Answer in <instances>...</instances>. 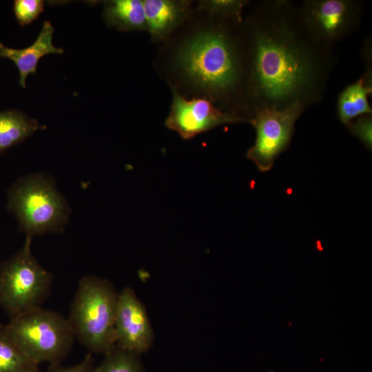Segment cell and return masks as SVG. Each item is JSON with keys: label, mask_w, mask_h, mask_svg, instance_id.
Segmentation results:
<instances>
[{"label": "cell", "mask_w": 372, "mask_h": 372, "mask_svg": "<svg viewBox=\"0 0 372 372\" xmlns=\"http://www.w3.org/2000/svg\"><path fill=\"white\" fill-rule=\"evenodd\" d=\"M247 92L251 116L259 109L306 108L320 102L337 58L304 29L298 7L285 0L263 1L250 23Z\"/></svg>", "instance_id": "6da1fadb"}, {"label": "cell", "mask_w": 372, "mask_h": 372, "mask_svg": "<svg viewBox=\"0 0 372 372\" xmlns=\"http://www.w3.org/2000/svg\"><path fill=\"white\" fill-rule=\"evenodd\" d=\"M237 47L225 31H207L185 43L178 63L197 86L227 97L239 87L244 76V63Z\"/></svg>", "instance_id": "7a4b0ae2"}, {"label": "cell", "mask_w": 372, "mask_h": 372, "mask_svg": "<svg viewBox=\"0 0 372 372\" xmlns=\"http://www.w3.org/2000/svg\"><path fill=\"white\" fill-rule=\"evenodd\" d=\"M118 294L109 280L95 276H85L79 282L68 320L75 337L93 353L105 355L116 347Z\"/></svg>", "instance_id": "3957f363"}, {"label": "cell", "mask_w": 372, "mask_h": 372, "mask_svg": "<svg viewBox=\"0 0 372 372\" xmlns=\"http://www.w3.org/2000/svg\"><path fill=\"white\" fill-rule=\"evenodd\" d=\"M5 327L21 351L37 365L59 364L75 338L68 319L41 307L11 318Z\"/></svg>", "instance_id": "277c9868"}, {"label": "cell", "mask_w": 372, "mask_h": 372, "mask_svg": "<svg viewBox=\"0 0 372 372\" xmlns=\"http://www.w3.org/2000/svg\"><path fill=\"white\" fill-rule=\"evenodd\" d=\"M8 208L30 242L35 236L59 232L68 218L63 198L52 181L41 175L17 180L8 192Z\"/></svg>", "instance_id": "5b68a950"}, {"label": "cell", "mask_w": 372, "mask_h": 372, "mask_svg": "<svg viewBox=\"0 0 372 372\" xmlns=\"http://www.w3.org/2000/svg\"><path fill=\"white\" fill-rule=\"evenodd\" d=\"M30 242L0 266V307L14 318L41 307L53 276L32 256Z\"/></svg>", "instance_id": "8992f818"}, {"label": "cell", "mask_w": 372, "mask_h": 372, "mask_svg": "<svg viewBox=\"0 0 372 372\" xmlns=\"http://www.w3.org/2000/svg\"><path fill=\"white\" fill-rule=\"evenodd\" d=\"M298 14L311 38L322 48L331 51L359 28L364 5L355 0H307L298 7Z\"/></svg>", "instance_id": "52a82bcc"}, {"label": "cell", "mask_w": 372, "mask_h": 372, "mask_svg": "<svg viewBox=\"0 0 372 372\" xmlns=\"http://www.w3.org/2000/svg\"><path fill=\"white\" fill-rule=\"evenodd\" d=\"M306 109L297 103L282 109L265 107L253 113L249 122L256 129V138L247 156L260 171L271 169L276 158L287 148L295 123Z\"/></svg>", "instance_id": "ba28073f"}, {"label": "cell", "mask_w": 372, "mask_h": 372, "mask_svg": "<svg viewBox=\"0 0 372 372\" xmlns=\"http://www.w3.org/2000/svg\"><path fill=\"white\" fill-rule=\"evenodd\" d=\"M173 101L165 125L182 138L189 139L227 123L248 121L236 113L224 112L205 99L187 100L174 91Z\"/></svg>", "instance_id": "9c48e42d"}, {"label": "cell", "mask_w": 372, "mask_h": 372, "mask_svg": "<svg viewBox=\"0 0 372 372\" xmlns=\"http://www.w3.org/2000/svg\"><path fill=\"white\" fill-rule=\"evenodd\" d=\"M116 347L140 354L152 345L154 333L146 310L130 287L118 294L115 320Z\"/></svg>", "instance_id": "30bf717a"}, {"label": "cell", "mask_w": 372, "mask_h": 372, "mask_svg": "<svg viewBox=\"0 0 372 372\" xmlns=\"http://www.w3.org/2000/svg\"><path fill=\"white\" fill-rule=\"evenodd\" d=\"M54 28L49 21H45L37 38L30 46L14 49L0 43V57L8 59L16 65L19 73V84L25 87L28 74L37 72L39 60L50 54H63L64 50L52 44Z\"/></svg>", "instance_id": "8fae6325"}, {"label": "cell", "mask_w": 372, "mask_h": 372, "mask_svg": "<svg viewBox=\"0 0 372 372\" xmlns=\"http://www.w3.org/2000/svg\"><path fill=\"white\" fill-rule=\"evenodd\" d=\"M143 6L147 30L157 39L167 37L184 19L188 10L185 1L145 0Z\"/></svg>", "instance_id": "7c38bea8"}, {"label": "cell", "mask_w": 372, "mask_h": 372, "mask_svg": "<svg viewBox=\"0 0 372 372\" xmlns=\"http://www.w3.org/2000/svg\"><path fill=\"white\" fill-rule=\"evenodd\" d=\"M372 92L371 68L354 83L347 85L339 94L337 104L340 121L347 125L355 118L371 114L368 96Z\"/></svg>", "instance_id": "4fadbf2b"}, {"label": "cell", "mask_w": 372, "mask_h": 372, "mask_svg": "<svg viewBox=\"0 0 372 372\" xmlns=\"http://www.w3.org/2000/svg\"><path fill=\"white\" fill-rule=\"evenodd\" d=\"M103 17L108 25L120 30H147L143 1H105Z\"/></svg>", "instance_id": "5bb4252c"}, {"label": "cell", "mask_w": 372, "mask_h": 372, "mask_svg": "<svg viewBox=\"0 0 372 372\" xmlns=\"http://www.w3.org/2000/svg\"><path fill=\"white\" fill-rule=\"evenodd\" d=\"M37 120L17 110L0 112V154L23 141L38 128Z\"/></svg>", "instance_id": "9a60e30c"}, {"label": "cell", "mask_w": 372, "mask_h": 372, "mask_svg": "<svg viewBox=\"0 0 372 372\" xmlns=\"http://www.w3.org/2000/svg\"><path fill=\"white\" fill-rule=\"evenodd\" d=\"M37 364L28 358L0 324V372H34Z\"/></svg>", "instance_id": "2e32d148"}, {"label": "cell", "mask_w": 372, "mask_h": 372, "mask_svg": "<svg viewBox=\"0 0 372 372\" xmlns=\"http://www.w3.org/2000/svg\"><path fill=\"white\" fill-rule=\"evenodd\" d=\"M94 372H145L139 355L115 347Z\"/></svg>", "instance_id": "e0dca14e"}, {"label": "cell", "mask_w": 372, "mask_h": 372, "mask_svg": "<svg viewBox=\"0 0 372 372\" xmlns=\"http://www.w3.org/2000/svg\"><path fill=\"white\" fill-rule=\"evenodd\" d=\"M248 3L241 0H213L200 3V7L211 13L225 19L241 22V13Z\"/></svg>", "instance_id": "ac0fdd59"}, {"label": "cell", "mask_w": 372, "mask_h": 372, "mask_svg": "<svg viewBox=\"0 0 372 372\" xmlns=\"http://www.w3.org/2000/svg\"><path fill=\"white\" fill-rule=\"evenodd\" d=\"M13 9L18 23L23 26L31 23L43 12L44 1L41 0H15Z\"/></svg>", "instance_id": "d6986e66"}, {"label": "cell", "mask_w": 372, "mask_h": 372, "mask_svg": "<svg viewBox=\"0 0 372 372\" xmlns=\"http://www.w3.org/2000/svg\"><path fill=\"white\" fill-rule=\"evenodd\" d=\"M347 126L353 136L358 137L369 149H371V114L361 115Z\"/></svg>", "instance_id": "ffe728a7"}, {"label": "cell", "mask_w": 372, "mask_h": 372, "mask_svg": "<svg viewBox=\"0 0 372 372\" xmlns=\"http://www.w3.org/2000/svg\"><path fill=\"white\" fill-rule=\"evenodd\" d=\"M94 369L92 358L90 355H87L81 362L72 366L52 364L49 372H94Z\"/></svg>", "instance_id": "44dd1931"}, {"label": "cell", "mask_w": 372, "mask_h": 372, "mask_svg": "<svg viewBox=\"0 0 372 372\" xmlns=\"http://www.w3.org/2000/svg\"><path fill=\"white\" fill-rule=\"evenodd\" d=\"M34 372H41V371L39 370V369H37V371H35Z\"/></svg>", "instance_id": "7402d4cb"}]
</instances>
